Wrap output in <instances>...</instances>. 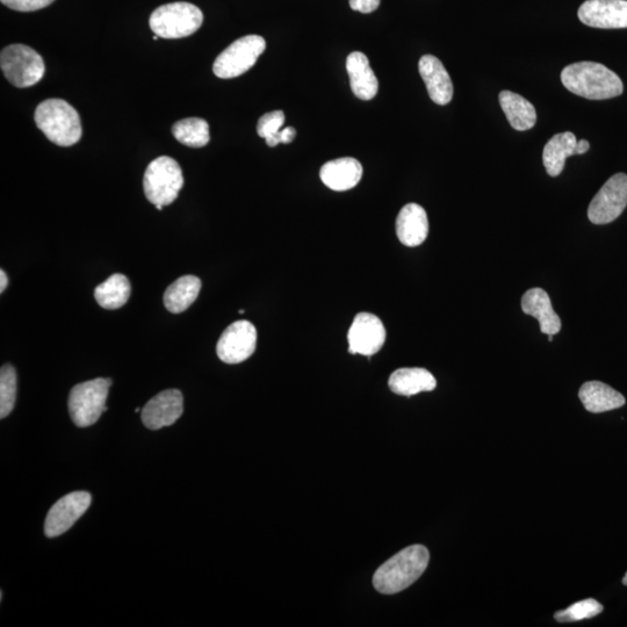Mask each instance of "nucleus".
Returning <instances> with one entry per match:
<instances>
[{
  "mask_svg": "<svg viewBox=\"0 0 627 627\" xmlns=\"http://www.w3.org/2000/svg\"><path fill=\"white\" fill-rule=\"evenodd\" d=\"M561 82L568 91L589 100H605L621 96L622 79L616 72L596 62H578L561 72Z\"/></svg>",
  "mask_w": 627,
  "mask_h": 627,
  "instance_id": "nucleus-1",
  "label": "nucleus"
},
{
  "mask_svg": "<svg viewBox=\"0 0 627 627\" xmlns=\"http://www.w3.org/2000/svg\"><path fill=\"white\" fill-rule=\"evenodd\" d=\"M430 553L423 545L406 547L385 562L373 576V586L379 593L393 595L413 585L427 569Z\"/></svg>",
  "mask_w": 627,
  "mask_h": 627,
  "instance_id": "nucleus-2",
  "label": "nucleus"
},
{
  "mask_svg": "<svg viewBox=\"0 0 627 627\" xmlns=\"http://www.w3.org/2000/svg\"><path fill=\"white\" fill-rule=\"evenodd\" d=\"M34 120L40 131L56 146L71 147L82 139L81 118L66 100H45L36 107Z\"/></svg>",
  "mask_w": 627,
  "mask_h": 627,
  "instance_id": "nucleus-3",
  "label": "nucleus"
},
{
  "mask_svg": "<svg viewBox=\"0 0 627 627\" xmlns=\"http://www.w3.org/2000/svg\"><path fill=\"white\" fill-rule=\"evenodd\" d=\"M204 23V14L190 3H171L151 14V31L163 39H182L196 33Z\"/></svg>",
  "mask_w": 627,
  "mask_h": 627,
  "instance_id": "nucleus-4",
  "label": "nucleus"
},
{
  "mask_svg": "<svg viewBox=\"0 0 627 627\" xmlns=\"http://www.w3.org/2000/svg\"><path fill=\"white\" fill-rule=\"evenodd\" d=\"M183 186V171L174 158L161 156L148 165L143 178V190L151 204L171 205Z\"/></svg>",
  "mask_w": 627,
  "mask_h": 627,
  "instance_id": "nucleus-5",
  "label": "nucleus"
},
{
  "mask_svg": "<svg viewBox=\"0 0 627 627\" xmlns=\"http://www.w3.org/2000/svg\"><path fill=\"white\" fill-rule=\"evenodd\" d=\"M111 386V379L97 378L71 389L69 414L77 427L88 428L98 422L107 410L106 401Z\"/></svg>",
  "mask_w": 627,
  "mask_h": 627,
  "instance_id": "nucleus-6",
  "label": "nucleus"
},
{
  "mask_svg": "<svg viewBox=\"0 0 627 627\" xmlns=\"http://www.w3.org/2000/svg\"><path fill=\"white\" fill-rule=\"evenodd\" d=\"M0 67L7 81L19 89L31 88L45 76V62L34 49L11 45L0 54Z\"/></svg>",
  "mask_w": 627,
  "mask_h": 627,
  "instance_id": "nucleus-7",
  "label": "nucleus"
},
{
  "mask_svg": "<svg viewBox=\"0 0 627 627\" xmlns=\"http://www.w3.org/2000/svg\"><path fill=\"white\" fill-rule=\"evenodd\" d=\"M265 49L266 42L259 35H247L236 40L216 57L214 75L221 79H230L245 74L255 66Z\"/></svg>",
  "mask_w": 627,
  "mask_h": 627,
  "instance_id": "nucleus-8",
  "label": "nucleus"
},
{
  "mask_svg": "<svg viewBox=\"0 0 627 627\" xmlns=\"http://www.w3.org/2000/svg\"><path fill=\"white\" fill-rule=\"evenodd\" d=\"M627 206V175L612 176L598 191L588 208L594 225H608L622 215Z\"/></svg>",
  "mask_w": 627,
  "mask_h": 627,
  "instance_id": "nucleus-9",
  "label": "nucleus"
},
{
  "mask_svg": "<svg viewBox=\"0 0 627 627\" xmlns=\"http://www.w3.org/2000/svg\"><path fill=\"white\" fill-rule=\"evenodd\" d=\"M257 347V330L249 321H236L223 331L216 353L226 364H240L249 359Z\"/></svg>",
  "mask_w": 627,
  "mask_h": 627,
  "instance_id": "nucleus-10",
  "label": "nucleus"
},
{
  "mask_svg": "<svg viewBox=\"0 0 627 627\" xmlns=\"http://www.w3.org/2000/svg\"><path fill=\"white\" fill-rule=\"evenodd\" d=\"M383 321L371 313H359L349 329V352L371 357L383 349L386 342Z\"/></svg>",
  "mask_w": 627,
  "mask_h": 627,
  "instance_id": "nucleus-11",
  "label": "nucleus"
},
{
  "mask_svg": "<svg viewBox=\"0 0 627 627\" xmlns=\"http://www.w3.org/2000/svg\"><path fill=\"white\" fill-rule=\"evenodd\" d=\"M88 492L70 493L57 501L46 518L45 533L48 538L59 537L72 528L91 506Z\"/></svg>",
  "mask_w": 627,
  "mask_h": 627,
  "instance_id": "nucleus-12",
  "label": "nucleus"
},
{
  "mask_svg": "<svg viewBox=\"0 0 627 627\" xmlns=\"http://www.w3.org/2000/svg\"><path fill=\"white\" fill-rule=\"evenodd\" d=\"M579 19L603 30L627 28V0H587L580 6Z\"/></svg>",
  "mask_w": 627,
  "mask_h": 627,
  "instance_id": "nucleus-13",
  "label": "nucleus"
},
{
  "mask_svg": "<svg viewBox=\"0 0 627 627\" xmlns=\"http://www.w3.org/2000/svg\"><path fill=\"white\" fill-rule=\"evenodd\" d=\"M183 394L178 389H168L154 396L142 409V422L150 430H160L176 423L183 415Z\"/></svg>",
  "mask_w": 627,
  "mask_h": 627,
  "instance_id": "nucleus-14",
  "label": "nucleus"
},
{
  "mask_svg": "<svg viewBox=\"0 0 627 627\" xmlns=\"http://www.w3.org/2000/svg\"><path fill=\"white\" fill-rule=\"evenodd\" d=\"M429 97L437 105H448L453 97V84L448 70L436 56L424 55L418 63Z\"/></svg>",
  "mask_w": 627,
  "mask_h": 627,
  "instance_id": "nucleus-15",
  "label": "nucleus"
},
{
  "mask_svg": "<svg viewBox=\"0 0 627 627\" xmlns=\"http://www.w3.org/2000/svg\"><path fill=\"white\" fill-rule=\"evenodd\" d=\"M429 220L425 209L417 204L403 207L396 219V235L406 247L415 248L427 240Z\"/></svg>",
  "mask_w": 627,
  "mask_h": 627,
  "instance_id": "nucleus-16",
  "label": "nucleus"
},
{
  "mask_svg": "<svg viewBox=\"0 0 627 627\" xmlns=\"http://www.w3.org/2000/svg\"><path fill=\"white\" fill-rule=\"evenodd\" d=\"M320 177L330 190L344 192L356 187L363 177V167L355 158L344 157L323 165Z\"/></svg>",
  "mask_w": 627,
  "mask_h": 627,
  "instance_id": "nucleus-17",
  "label": "nucleus"
},
{
  "mask_svg": "<svg viewBox=\"0 0 627 627\" xmlns=\"http://www.w3.org/2000/svg\"><path fill=\"white\" fill-rule=\"evenodd\" d=\"M522 309L526 315L536 317L540 331L545 335H557L561 330L560 317L552 307V302L543 288H532L523 295Z\"/></svg>",
  "mask_w": 627,
  "mask_h": 627,
  "instance_id": "nucleus-18",
  "label": "nucleus"
},
{
  "mask_svg": "<svg viewBox=\"0 0 627 627\" xmlns=\"http://www.w3.org/2000/svg\"><path fill=\"white\" fill-rule=\"evenodd\" d=\"M347 70L353 95L362 100H372L378 95V78L365 54L351 53L347 60Z\"/></svg>",
  "mask_w": 627,
  "mask_h": 627,
  "instance_id": "nucleus-19",
  "label": "nucleus"
},
{
  "mask_svg": "<svg viewBox=\"0 0 627 627\" xmlns=\"http://www.w3.org/2000/svg\"><path fill=\"white\" fill-rule=\"evenodd\" d=\"M388 386L395 394L413 396L422 392H432L437 387V381L432 374L420 367H406L392 373Z\"/></svg>",
  "mask_w": 627,
  "mask_h": 627,
  "instance_id": "nucleus-20",
  "label": "nucleus"
},
{
  "mask_svg": "<svg viewBox=\"0 0 627 627\" xmlns=\"http://www.w3.org/2000/svg\"><path fill=\"white\" fill-rule=\"evenodd\" d=\"M579 398L588 412L594 414L621 408L626 402L621 393L601 383V381H588V383L582 385Z\"/></svg>",
  "mask_w": 627,
  "mask_h": 627,
  "instance_id": "nucleus-21",
  "label": "nucleus"
},
{
  "mask_svg": "<svg viewBox=\"0 0 627 627\" xmlns=\"http://www.w3.org/2000/svg\"><path fill=\"white\" fill-rule=\"evenodd\" d=\"M500 105L511 127L518 132L529 131L536 125V108L520 95L511 91L500 93Z\"/></svg>",
  "mask_w": 627,
  "mask_h": 627,
  "instance_id": "nucleus-22",
  "label": "nucleus"
},
{
  "mask_svg": "<svg viewBox=\"0 0 627 627\" xmlns=\"http://www.w3.org/2000/svg\"><path fill=\"white\" fill-rule=\"evenodd\" d=\"M576 146H578V140L573 133L566 132L554 135L546 143L543 153L547 174L551 177L560 176L565 168L567 158L576 154Z\"/></svg>",
  "mask_w": 627,
  "mask_h": 627,
  "instance_id": "nucleus-23",
  "label": "nucleus"
},
{
  "mask_svg": "<svg viewBox=\"0 0 627 627\" xmlns=\"http://www.w3.org/2000/svg\"><path fill=\"white\" fill-rule=\"evenodd\" d=\"M200 290L201 280L198 277H180L165 291L164 305L170 313H183L198 299Z\"/></svg>",
  "mask_w": 627,
  "mask_h": 627,
  "instance_id": "nucleus-24",
  "label": "nucleus"
},
{
  "mask_svg": "<svg viewBox=\"0 0 627 627\" xmlns=\"http://www.w3.org/2000/svg\"><path fill=\"white\" fill-rule=\"evenodd\" d=\"M131 292L132 287L128 278L117 273L96 287L95 298L100 307L114 311L127 304Z\"/></svg>",
  "mask_w": 627,
  "mask_h": 627,
  "instance_id": "nucleus-25",
  "label": "nucleus"
},
{
  "mask_svg": "<svg viewBox=\"0 0 627 627\" xmlns=\"http://www.w3.org/2000/svg\"><path fill=\"white\" fill-rule=\"evenodd\" d=\"M172 134L178 142L191 148H203L211 141L209 125L206 120L200 118H189L176 122L172 126Z\"/></svg>",
  "mask_w": 627,
  "mask_h": 627,
  "instance_id": "nucleus-26",
  "label": "nucleus"
},
{
  "mask_svg": "<svg viewBox=\"0 0 627 627\" xmlns=\"http://www.w3.org/2000/svg\"><path fill=\"white\" fill-rule=\"evenodd\" d=\"M17 399V372L14 367L6 364L0 371V418L12 413Z\"/></svg>",
  "mask_w": 627,
  "mask_h": 627,
  "instance_id": "nucleus-27",
  "label": "nucleus"
},
{
  "mask_svg": "<svg viewBox=\"0 0 627 627\" xmlns=\"http://www.w3.org/2000/svg\"><path fill=\"white\" fill-rule=\"evenodd\" d=\"M603 610V605L600 602H597L594 598H587V600L574 603L566 610L556 612L554 618L559 623L580 622L583 619H590L600 615Z\"/></svg>",
  "mask_w": 627,
  "mask_h": 627,
  "instance_id": "nucleus-28",
  "label": "nucleus"
},
{
  "mask_svg": "<svg viewBox=\"0 0 627 627\" xmlns=\"http://www.w3.org/2000/svg\"><path fill=\"white\" fill-rule=\"evenodd\" d=\"M285 113L283 111H273L263 115L258 121L257 133L265 139L269 147H277L280 143L279 133L285 125Z\"/></svg>",
  "mask_w": 627,
  "mask_h": 627,
  "instance_id": "nucleus-29",
  "label": "nucleus"
},
{
  "mask_svg": "<svg viewBox=\"0 0 627 627\" xmlns=\"http://www.w3.org/2000/svg\"><path fill=\"white\" fill-rule=\"evenodd\" d=\"M9 9L18 12H34L53 4L55 0H0Z\"/></svg>",
  "mask_w": 627,
  "mask_h": 627,
  "instance_id": "nucleus-30",
  "label": "nucleus"
},
{
  "mask_svg": "<svg viewBox=\"0 0 627 627\" xmlns=\"http://www.w3.org/2000/svg\"><path fill=\"white\" fill-rule=\"evenodd\" d=\"M349 3L353 11L367 14L378 9L380 0H349Z\"/></svg>",
  "mask_w": 627,
  "mask_h": 627,
  "instance_id": "nucleus-31",
  "label": "nucleus"
},
{
  "mask_svg": "<svg viewBox=\"0 0 627 627\" xmlns=\"http://www.w3.org/2000/svg\"><path fill=\"white\" fill-rule=\"evenodd\" d=\"M295 136H297V131H295L293 127H285L281 129L279 133L280 143H291L295 139Z\"/></svg>",
  "mask_w": 627,
  "mask_h": 627,
  "instance_id": "nucleus-32",
  "label": "nucleus"
},
{
  "mask_svg": "<svg viewBox=\"0 0 627 627\" xmlns=\"http://www.w3.org/2000/svg\"><path fill=\"white\" fill-rule=\"evenodd\" d=\"M590 148V144L587 140H581L578 142V146H576V154L583 155L586 154Z\"/></svg>",
  "mask_w": 627,
  "mask_h": 627,
  "instance_id": "nucleus-33",
  "label": "nucleus"
},
{
  "mask_svg": "<svg viewBox=\"0 0 627 627\" xmlns=\"http://www.w3.org/2000/svg\"><path fill=\"white\" fill-rule=\"evenodd\" d=\"M7 285H9V277H7L4 270L0 271V292L4 293Z\"/></svg>",
  "mask_w": 627,
  "mask_h": 627,
  "instance_id": "nucleus-34",
  "label": "nucleus"
},
{
  "mask_svg": "<svg viewBox=\"0 0 627 627\" xmlns=\"http://www.w3.org/2000/svg\"><path fill=\"white\" fill-rule=\"evenodd\" d=\"M623 585H624V586H627V573H626V574H625V576H624V579H623Z\"/></svg>",
  "mask_w": 627,
  "mask_h": 627,
  "instance_id": "nucleus-35",
  "label": "nucleus"
}]
</instances>
